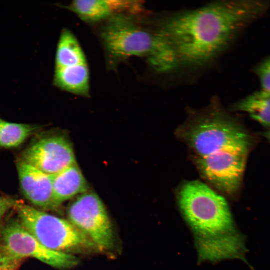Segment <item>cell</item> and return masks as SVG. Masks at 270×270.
Wrapping results in <instances>:
<instances>
[{"instance_id":"cell-1","label":"cell","mask_w":270,"mask_h":270,"mask_svg":"<svg viewBox=\"0 0 270 270\" xmlns=\"http://www.w3.org/2000/svg\"><path fill=\"white\" fill-rule=\"evenodd\" d=\"M270 8L268 0L216 2L168 16L156 31L174 50L178 66H201L216 58Z\"/></svg>"},{"instance_id":"cell-2","label":"cell","mask_w":270,"mask_h":270,"mask_svg":"<svg viewBox=\"0 0 270 270\" xmlns=\"http://www.w3.org/2000/svg\"><path fill=\"white\" fill-rule=\"evenodd\" d=\"M178 202L193 234L200 261L244 260L243 236L238 231L225 198L204 183L194 180L182 186Z\"/></svg>"},{"instance_id":"cell-3","label":"cell","mask_w":270,"mask_h":270,"mask_svg":"<svg viewBox=\"0 0 270 270\" xmlns=\"http://www.w3.org/2000/svg\"><path fill=\"white\" fill-rule=\"evenodd\" d=\"M132 16L114 15L101 31V38L108 54L116 59L145 56L156 72L165 73L178 66L176 54L168 42L156 30L140 26Z\"/></svg>"},{"instance_id":"cell-4","label":"cell","mask_w":270,"mask_h":270,"mask_svg":"<svg viewBox=\"0 0 270 270\" xmlns=\"http://www.w3.org/2000/svg\"><path fill=\"white\" fill-rule=\"evenodd\" d=\"M192 120L181 136L195 160H213L230 152L248 154L250 137L234 121L216 108Z\"/></svg>"},{"instance_id":"cell-5","label":"cell","mask_w":270,"mask_h":270,"mask_svg":"<svg viewBox=\"0 0 270 270\" xmlns=\"http://www.w3.org/2000/svg\"><path fill=\"white\" fill-rule=\"evenodd\" d=\"M15 208L22 224L51 250L70 254L98 248L70 221L19 202Z\"/></svg>"},{"instance_id":"cell-6","label":"cell","mask_w":270,"mask_h":270,"mask_svg":"<svg viewBox=\"0 0 270 270\" xmlns=\"http://www.w3.org/2000/svg\"><path fill=\"white\" fill-rule=\"evenodd\" d=\"M70 222L98 248L110 250L114 245L112 224L106 207L93 192L81 194L69 208Z\"/></svg>"},{"instance_id":"cell-7","label":"cell","mask_w":270,"mask_h":270,"mask_svg":"<svg viewBox=\"0 0 270 270\" xmlns=\"http://www.w3.org/2000/svg\"><path fill=\"white\" fill-rule=\"evenodd\" d=\"M2 246L12 258L22 260L36 258L52 267L68 269L76 266L78 258L71 254L51 250L42 244L20 222H12L2 232Z\"/></svg>"},{"instance_id":"cell-8","label":"cell","mask_w":270,"mask_h":270,"mask_svg":"<svg viewBox=\"0 0 270 270\" xmlns=\"http://www.w3.org/2000/svg\"><path fill=\"white\" fill-rule=\"evenodd\" d=\"M20 160L51 176L76 164L71 144L60 136L36 141L24 151Z\"/></svg>"},{"instance_id":"cell-9","label":"cell","mask_w":270,"mask_h":270,"mask_svg":"<svg viewBox=\"0 0 270 270\" xmlns=\"http://www.w3.org/2000/svg\"><path fill=\"white\" fill-rule=\"evenodd\" d=\"M16 166L20 188L25 198L38 207L46 210L56 209L52 176L22 160L18 161Z\"/></svg>"},{"instance_id":"cell-10","label":"cell","mask_w":270,"mask_h":270,"mask_svg":"<svg viewBox=\"0 0 270 270\" xmlns=\"http://www.w3.org/2000/svg\"><path fill=\"white\" fill-rule=\"evenodd\" d=\"M52 178L54 200L57 208L88 190V183L76 163L52 175Z\"/></svg>"},{"instance_id":"cell-11","label":"cell","mask_w":270,"mask_h":270,"mask_svg":"<svg viewBox=\"0 0 270 270\" xmlns=\"http://www.w3.org/2000/svg\"><path fill=\"white\" fill-rule=\"evenodd\" d=\"M69 8L83 20L96 22L121 14L123 3L122 0H78Z\"/></svg>"},{"instance_id":"cell-12","label":"cell","mask_w":270,"mask_h":270,"mask_svg":"<svg viewBox=\"0 0 270 270\" xmlns=\"http://www.w3.org/2000/svg\"><path fill=\"white\" fill-rule=\"evenodd\" d=\"M54 84L64 90L80 96H88L90 87L87 64L56 68Z\"/></svg>"},{"instance_id":"cell-13","label":"cell","mask_w":270,"mask_h":270,"mask_svg":"<svg viewBox=\"0 0 270 270\" xmlns=\"http://www.w3.org/2000/svg\"><path fill=\"white\" fill-rule=\"evenodd\" d=\"M56 68L86 64V57L75 36L68 30L62 32L58 44Z\"/></svg>"},{"instance_id":"cell-14","label":"cell","mask_w":270,"mask_h":270,"mask_svg":"<svg viewBox=\"0 0 270 270\" xmlns=\"http://www.w3.org/2000/svg\"><path fill=\"white\" fill-rule=\"evenodd\" d=\"M38 128L30 124L10 122L0 118V146L6 148L18 147Z\"/></svg>"},{"instance_id":"cell-15","label":"cell","mask_w":270,"mask_h":270,"mask_svg":"<svg viewBox=\"0 0 270 270\" xmlns=\"http://www.w3.org/2000/svg\"><path fill=\"white\" fill-rule=\"evenodd\" d=\"M234 109L246 112L260 124L270 127V97L260 98L251 94L238 102Z\"/></svg>"},{"instance_id":"cell-16","label":"cell","mask_w":270,"mask_h":270,"mask_svg":"<svg viewBox=\"0 0 270 270\" xmlns=\"http://www.w3.org/2000/svg\"><path fill=\"white\" fill-rule=\"evenodd\" d=\"M254 72L260 81V88L252 94L260 98L270 97V56L258 64Z\"/></svg>"},{"instance_id":"cell-17","label":"cell","mask_w":270,"mask_h":270,"mask_svg":"<svg viewBox=\"0 0 270 270\" xmlns=\"http://www.w3.org/2000/svg\"><path fill=\"white\" fill-rule=\"evenodd\" d=\"M21 261L10 256L0 246V270H16Z\"/></svg>"},{"instance_id":"cell-18","label":"cell","mask_w":270,"mask_h":270,"mask_svg":"<svg viewBox=\"0 0 270 270\" xmlns=\"http://www.w3.org/2000/svg\"><path fill=\"white\" fill-rule=\"evenodd\" d=\"M18 202L12 198L0 196V210L8 212L12 208H15Z\"/></svg>"},{"instance_id":"cell-19","label":"cell","mask_w":270,"mask_h":270,"mask_svg":"<svg viewBox=\"0 0 270 270\" xmlns=\"http://www.w3.org/2000/svg\"><path fill=\"white\" fill-rule=\"evenodd\" d=\"M264 136L270 142V130L266 132L264 134Z\"/></svg>"},{"instance_id":"cell-20","label":"cell","mask_w":270,"mask_h":270,"mask_svg":"<svg viewBox=\"0 0 270 270\" xmlns=\"http://www.w3.org/2000/svg\"><path fill=\"white\" fill-rule=\"evenodd\" d=\"M7 212L5 210H0V220Z\"/></svg>"}]
</instances>
